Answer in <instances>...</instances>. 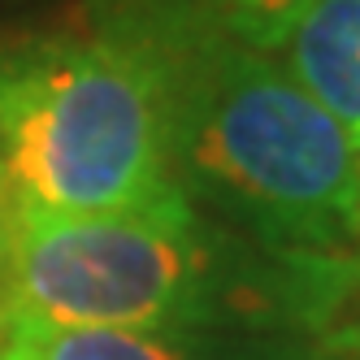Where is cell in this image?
<instances>
[{"instance_id": "6da1fadb", "label": "cell", "mask_w": 360, "mask_h": 360, "mask_svg": "<svg viewBox=\"0 0 360 360\" xmlns=\"http://www.w3.org/2000/svg\"><path fill=\"white\" fill-rule=\"evenodd\" d=\"M356 282V261L265 248L183 195L105 217L18 204L0 326L339 334Z\"/></svg>"}, {"instance_id": "7a4b0ae2", "label": "cell", "mask_w": 360, "mask_h": 360, "mask_svg": "<svg viewBox=\"0 0 360 360\" xmlns=\"http://www.w3.org/2000/svg\"><path fill=\"white\" fill-rule=\"evenodd\" d=\"M169 165L187 204L300 256L360 248V157L274 57L221 22L165 48Z\"/></svg>"}, {"instance_id": "3957f363", "label": "cell", "mask_w": 360, "mask_h": 360, "mask_svg": "<svg viewBox=\"0 0 360 360\" xmlns=\"http://www.w3.org/2000/svg\"><path fill=\"white\" fill-rule=\"evenodd\" d=\"M0 174L22 209L139 213L169 195V65L122 35L0 44Z\"/></svg>"}, {"instance_id": "277c9868", "label": "cell", "mask_w": 360, "mask_h": 360, "mask_svg": "<svg viewBox=\"0 0 360 360\" xmlns=\"http://www.w3.org/2000/svg\"><path fill=\"white\" fill-rule=\"evenodd\" d=\"M347 334H221V330H96L0 326V360H356Z\"/></svg>"}, {"instance_id": "5b68a950", "label": "cell", "mask_w": 360, "mask_h": 360, "mask_svg": "<svg viewBox=\"0 0 360 360\" xmlns=\"http://www.w3.org/2000/svg\"><path fill=\"white\" fill-rule=\"evenodd\" d=\"M274 61L339 122L360 157V0H317Z\"/></svg>"}, {"instance_id": "8992f818", "label": "cell", "mask_w": 360, "mask_h": 360, "mask_svg": "<svg viewBox=\"0 0 360 360\" xmlns=\"http://www.w3.org/2000/svg\"><path fill=\"white\" fill-rule=\"evenodd\" d=\"M83 9L87 31L122 35L157 53L221 22V0H83Z\"/></svg>"}, {"instance_id": "52a82bcc", "label": "cell", "mask_w": 360, "mask_h": 360, "mask_svg": "<svg viewBox=\"0 0 360 360\" xmlns=\"http://www.w3.org/2000/svg\"><path fill=\"white\" fill-rule=\"evenodd\" d=\"M317 0H221V27L239 44L256 48V53L274 57L291 27L313 9Z\"/></svg>"}, {"instance_id": "ba28073f", "label": "cell", "mask_w": 360, "mask_h": 360, "mask_svg": "<svg viewBox=\"0 0 360 360\" xmlns=\"http://www.w3.org/2000/svg\"><path fill=\"white\" fill-rule=\"evenodd\" d=\"M13 217H18V200L0 174V313H5V274H9V243H13Z\"/></svg>"}]
</instances>
